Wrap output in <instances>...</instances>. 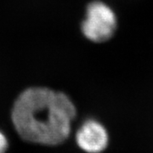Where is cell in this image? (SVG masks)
Returning a JSON list of instances; mask_svg holds the SVG:
<instances>
[{"label": "cell", "instance_id": "cell-1", "mask_svg": "<svg viewBox=\"0 0 153 153\" xmlns=\"http://www.w3.org/2000/svg\"><path fill=\"white\" fill-rule=\"evenodd\" d=\"M76 107L66 94L48 88L24 90L13 105L11 120L23 140L57 146L70 136Z\"/></svg>", "mask_w": 153, "mask_h": 153}, {"label": "cell", "instance_id": "cell-2", "mask_svg": "<svg viewBox=\"0 0 153 153\" xmlns=\"http://www.w3.org/2000/svg\"><path fill=\"white\" fill-rule=\"evenodd\" d=\"M81 28L88 39L96 43L105 42L114 34L117 18L109 6L102 2L94 1L88 5L86 17Z\"/></svg>", "mask_w": 153, "mask_h": 153}, {"label": "cell", "instance_id": "cell-3", "mask_svg": "<svg viewBox=\"0 0 153 153\" xmlns=\"http://www.w3.org/2000/svg\"><path fill=\"white\" fill-rule=\"evenodd\" d=\"M76 145L87 153H100L108 145V134L104 126L94 119L84 121L76 135Z\"/></svg>", "mask_w": 153, "mask_h": 153}, {"label": "cell", "instance_id": "cell-4", "mask_svg": "<svg viewBox=\"0 0 153 153\" xmlns=\"http://www.w3.org/2000/svg\"><path fill=\"white\" fill-rule=\"evenodd\" d=\"M9 140L6 134L0 130V153H6L9 149Z\"/></svg>", "mask_w": 153, "mask_h": 153}]
</instances>
